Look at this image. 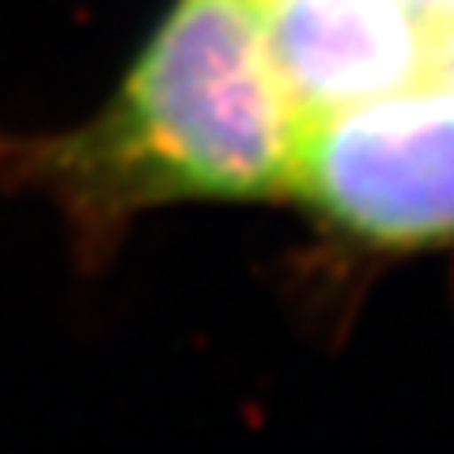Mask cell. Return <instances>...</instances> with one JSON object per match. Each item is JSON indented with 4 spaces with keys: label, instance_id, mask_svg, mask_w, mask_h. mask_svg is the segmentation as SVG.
Segmentation results:
<instances>
[{
    "label": "cell",
    "instance_id": "cell-2",
    "mask_svg": "<svg viewBox=\"0 0 454 454\" xmlns=\"http://www.w3.org/2000/svg\"><path fill=\"white\" fill-rule=\"evenodd\" d=\"M288 197L367 247L454 243V83L428 73L303 121Z\"/></svg>",
    "mask_w": 454,
    "mask_h": 454
},
{
    "label": "cell",
    "instance_id": "cell-3",
    "mask_svg": "<svg viewBox=\"0 0 454 454\" xmlns=\"http://www.w3.org/2000/svg\"><path fill=\"white\" fill-rule=\"evenodd\" d=\"M273 68L300 118L432 73V31L402 0H254Z\"/></svg>",
    "mask_w": 454,
    "mask_h": 454
},
{
    "label": "cell",
    "instance_id": "cell-4",
    "mask_svg": "<svg viewBox=\"0 0 454 454\" xmlns=\"http://www.w3.org/2000/svg\"><path fill=\"white\" fill-rule=\"evenodd\" d=\"M402 4L413 12L424 27H428L432 38L439 31H450L454 27V0H402Z\"/></svg>",
    "mask_w": 454,
    "mask_h": 454
},
{
    "label": "cell",
    "instance_id": "cell-5",
    "mask_svg": "<svg viewBox=\"0 0 454 454\" xmlns=\"http://www.w3.org/2000/svg\"><path fill=\"white\" fill-rule=\"evenodd\" d=\"M432 73H439L443 80L454 83V27L450 31H439L432 38Z\"/></svg>",
    "mask_w": 454,
    "mask_h": 454
},
{
    "label": "cell",
    "instance_id": "cell-1",
    "mask_svg": "<svg viewBox=\"0 0 454 454\" xmlns=\"http://www.w3.org/2000/svg\"><path fill=\"white\" fill-rule=\"evenodd\" d=\"M300 129L258 4L178 0L88 121L0 137V182L46 197L95 265L145 212L288 197Z\"/></svg>",
    "mask_w": 454,
    "mask_h": 454
}]
</instances>
